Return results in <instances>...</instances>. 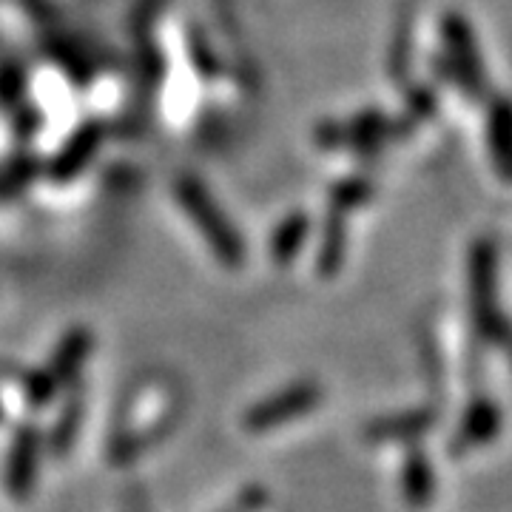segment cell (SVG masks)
Instances as JSON below:
<instances>
[{
	"label": "cell",
	"mask_w": 512,
	"mask_h": 512,
	"mask_svg": "<svg viewBox=\"0 0 512 512\" xmlns=\"http://www.w3.org/2000/svg\"><path fill=\"white\" fill-rule=\"evenodd\" d=\"M174 191H177L180 205L188 211V217H191L194 225L200 228L202 237L208 239V245H211V251L217 254V259H220L222 265L237 268L239 262H242V256H245V245H242V239H239V234L234 231L231 220L222 214V208L217 205V200L208 194V188H205L197 177L183 174V177H177Z\"/></svg>",
	"instance_id": "3"
},
{
	"label": "cell",
	"mask_w": 512,
	"mask_h": 512,
	"mask_svg": "<svg viewBox=\"0 0 512 512\" xmlns=\"http://www.w3.org/2000/svg\"><path fill=\"white\" fill-rule=\"evenodd\" d=\"M26 89V77L15 63H3L0 66V103L3 106H15L20 94Z\"/></svg>",
	"instance_id": "14"
},
{
	"label": "cell",
	"mask_w": 512,
	"mask_h": 512,
	"mask_svg": "<svg viewBox=\"0 0 512 512\" xmlns=\"http://www.w3.org/2000/svg\"><path fill=\"white\" fill-rule=\"evenodd\" d=\"M86 350H89V336L86 333H72L63 345H60V350H57L55 356V365L60 373H74L77 370V365L83 362V356H86Z\"/></svg>",
	"instance_id": "13"
},
{
	"label": "cell",
	"mask_w": 512,
	"mask_h": 512,
	"mask_svg": "<svg viewBox=\"0 0 512 512\" xmlns=\"http://www.w3.org/2000/svg\"><path fill=\"white\" fill-rule=\"evenodd\" d=\"M305 399H308L305 390H293V393H285V396H279V399H271L268 404H262L254 416H248V427H265V424H271V421L285 419V416H291L293 407H299Z\"/></svg>",
	"instance_id": "12"
},
{
	"label": "cell",
	"mask_w": 512,
	"mask_h": 512,
	"mask_svg": "<svg viewBox=\"0 0 512 512\" xmlns=\"http://www.w3.org/2000/svg\"><path fill=\"white\" fill-rule=\"evenodd\" d=\"M100 143H103V128L97 126V123H86L83 128H77L72 140L60 148V154L55 157L52 177L55 180H69L74 174H80L94 154H97Z\"/></svg>",
	"instance_id": "5"
},
{
	"label": "cell",
	"mask_w": 512,
	"mask_h": 512,
	"mask_svg": "<svg viewBox=\"0 0 512 512\" xmlns=\"http://www.w3.org/2000/svg\"><path fill=\"white\" fill-rule=\"evenodd\" d=\"M484 134H487V151L493 171L512 185V97L510 94H493L487 97V120H484Z\"/></svg>",
	"instance_id": "4"
},
{
	"label": "cell",
	"mask_w": 512,
	"mask_h": 512,
	"mask_svg": "<svg viewBox=\"0 0 512 512\" xmlns=\"http://www.w3.org/2000/svg\"><path fill=\"white\" fill-rule=\"evenodd\" d=\"M37 174V163L32 157H15L6 168H0V197H15Z\"/></svg>",
	"instance_id": "11"
},
{
	"label": "cell",
	"mask_w": 512,
	"mask_h": 512,
	"mask_svg": "<svg viewBox=\"0 0 512 512\" xmlns=\"http://www.w3.org/2000/svg\"><path fill=\"white\" fill-rule=\"evenodd\" d=\"M308 234H311V217L305 211L288 214L285 220L279 222V228L271 237V245H268L271 259H274L276 265L293 262L299 256V251H302V245L308 242Z\"/></svg>",
	"instance_id": "8"
},
{
	"label": "cell",
	"mask_w": 512,
	"mask_h": 512,
	"mask_svg": "<svg viewBox=\"0 0 512 512\" xmlns=\"http://www.w3.org/2000/svg\"><path fill=\"white\" fill-rule=\"evenodd\" d=\"M419 128L416 120H410L407 114L402 117H387L379 109H367L353 114L350 120H328L313 131L316 146L322 148H350L359 154H379L390 143H402L413 131Z\"/></svg>",
	"instance_id": "2"
},
{
	"label": "cell",
	"mask_w": 512,
	"mask_h": 512,
	"mask_svg": "<svg viewBox=\"0 0 512 512\" xmlns=\"http://www.w3.org/2000/svg\"><path fill=\"white\" fill-rule=\"evenodd\" d=\"M373 194H376V183L370 180V177H362V174H356V177H345V180H339V183L330 185V211H339V214H353V211H359L362 205L373 200Z\"/></svg>",
	"instance_id": "9"
},
{
	"label": "cell",
	"mask_w": 512,
	"mask_h": 512,
	"mask_svg": "<svg viewBox=\"0 0 512 512\" xmlns=\"http://www.w3.org/2000/svg\"><path fill=\"white\" fill-rule=\"evenodd\" d=\"M208 43H200V40H194V60H197V66H200L202 74H211L217 72V63H214V57H211V52L205 49Z\"/></svg>",
	"instance_id": "15"
},
{
	"label": "cell",
	"mask_w": 512,
	"mask_h": 512,
	"mask_svg": "<svg viewBox=\"0 0 512 512\" xmlns=\"http://www.w3.org/2000/svg\"><path fill=\"white\" fill-rule=\"evenodd\" d=\"M439 111V92L427 83H407L404 92V114L416 123H424L430 117H436Z\"/></svg>",
	"instance_id": "10"
},
{
	"label": "cell",
	"mask_w": 512,
	"mask_h": 512,
	"mask_svg": "<svg viewBox=\"0 0 512 512\" xmlns=\"http://www.w3.org/2000/svg\"><path fill=\"white\" fill-rule=\"evenodd\" d=\"M441 46L444 52L430 57V69L439 77L441 83L458 89V94L467 103H484L490 97V74H487V63L478 46L476 29L456 9L441 15Z\"/></svg>",
	"instance_id": "1"
},
{
	"label": "cell",
	"mask_w": 512,
	"mask_h": 512,
	"mask_svg": "<svg viewBox=\"0 0 512 512\" xmlns=\"http://www.w3.org/2000/svg\"><path fill=\"white\" fill-rule=\"evenodd\" d=\"M413 32H416V9H413V3H402V12H399V20H396V32H393V40H390V52H387V72L399 86L410 83Z\"/></svg>",
	"instance_id": "6"
},
{
	"label": "cell",
	"mask_w": 512,
	"mask_h": 512,
	"mask_svg": "<svg viewBox=\"0 0 512 512\" xmlns=\"http://www.w3.org/2000/svg\"><path fill=\"white\" fill-rule=\"evenodd\" d=\"M345 254H348V217L339 211H328L322 239H319L316 271L322 276H336L345 265Z\"/></svg>",
	"instance_id": "7"
}]
</instances>
